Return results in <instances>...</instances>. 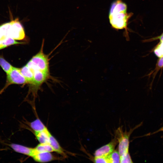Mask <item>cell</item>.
I'll return each mask as SVG.
<instances>
[{"mask_svg":"<svg viewBox=\"0 0 163 163\" xmlns=\"http://www.w3.org/2000/svg\"><path fill=\"white\" fill-rule=\"evenodd\" d=\"M7 81L8 85L24 84L28 83L27 80L21 73L20 69L14 67L11 72L7 74Z\"/></svg>","mask_w":163,"mask_h":163,"instance_id":"cell-5","label":"cell"},{"mask_svg":"<svg viewBox=\"0 0 163 163\" xmlns=\"http://www.w3.org/2000/svg\"><path fill=\"white\" fill-rule=\"evenodd\" d=\"M157 40H160V42H161L163 41V33L160 35L156 37L151 38L148 40H149V41H150Z\"/></svg>","mask_w":163,"mask_h":163,"instance_id":"cell-22","label":"cell"},{"mask_svg":"<svg viewBox=\"0 0 163 163\" xmlns=\"http://www.w3.org/2000/svg\"><path fill=\"white\" fill-rule=\"evenodd\" d=\"M43 46L40 51L33 56L27 64L34 71L39 70L49 73V62L48 56L43 52Z\"/></svg>","mask_w":163,"mask_h":163,"instance_id":"cell-2","label":"cell"},{"mask_svg":"<svg viewBox=\"0 0 163 163\" xmlns=\"http://www.w3.org/2000/svg\"><path fill=\"white\" fill-rule=\"evenodd\" d=\"M127 6L122 0H115L111 4L109 19L111 26L116 30L125 29L127 32L129 19L133 14L127 13Z\"/></svg>","mask_w":163,"mask_h":163,"instance_id":"cell-1","label":"cell"},{"mask_svg":"<svg viewBox=\"0 0 163 163\" xmlns=\"http://www.w3.org/2000/svg\"><path fill=\"white\" fill-rule=\"evenodd\" d=\"M161 131H163V126L160 129H159L157 131H156L155 132H154V133H155L158 132H161Z\"/></svg>","mask_w":163,"mask_h":163,"instance_id":"cell-23","label":"cell"},{"mask_svg":"<svg viewBox=\"0 0 163 163\" xmlns=\"http://www.w3.org/2000/svg\"><path fill=\"white\" fill-rule=\"evenodd\" d=\"M133 162L129 153L120 156V163H133Z\"/></svg>","mask_w":163,"mask_h":163,"instance_id":"cell-19","label":"cell"},{"mask_svg":"<svg viewBox=\"0 0 163 163\" xmlns=\"http://www.w3.org/2000/svg\"><path fill=\"white\" fill-rule=\"evenodd\" d=\"M15 40L11 37H7L1 41L5 48L11 45L23 43L17 42Z\"/></svg>","mask_w":163,"mask_h":163,"instance_id":"cell-17","label":"cell"},{"mask_svg":"<svg viewBox=\"0 0 163 163\" xmlns=\"http://www.w3.org/2000/svg\"><path fill=\"white\" fill-rule=\"evenodd\" d=\"M33 148V153L31 157L34 154L38 153L54 152L53 149L49 143H39Z\"/></svg>","mask_w":163,"mask_h":163,"instance_id":"cell-12","label":"cell"},{"mask_svg":"<svg viewBox=\"0 0 163 163\" xmlns=\"http://www.w3.org/2000/svg\"><path fill=\"white\" fill-rule=\"evenodd\" d=\"M94 162L95 163H108L107 156L106 157H94Z\"/></svg>","mask_w":163,"mask_h":163,"instance_id":"cell-20","label":"cell"},{"mask_svg":"<svg viewBox=\"0 0 163 163\" xmlns=\"http://www.w3.org/2000/svg\"><path fill=\"white\" fill-rule=\"evenodd\" d=\"M118 143L116 138L96 150L94 154V157H106L112 153L114 150Z\"/></svg>","mask_w":163,"mask_h":163,"instance_id":"cell-6","label":"cell"},{"mask_svg":"<svg viewBox=\"0 0 163 163\" xmlns=\"http://www.w3.org/2000/svg\"><path fill=\"white\" fill-rule=\"evenodd\" d=\"M155 55L159 57L163 56V41L160 42L154 50Z\"/></svg>","mask_w":163,"mask_h":163,"instance_id":"cell-18","label":"cell"},{"mask_svg":"<svg viewBox=\"0 0 163 163\" xmlns=\"http://www.w3.org/2000/svg\"><path fill=\"white\" fill-rule=\"evenodd\" d=\"M163 67V56L159 57L158 59L155 69V72H157Z\"/></svg>","mask_w":163,"mask_h":163,"instance_id":"cell-21","label":"cell"},{"mask_svg":"<svg viewBox=\"0 0 163 163\" xmlns=\"http://www.w3.org/2000/svg\"><path fill=\"white\" fill-rule=\"evenodd\" d=\"M49 73L39 70L34 71V75L32 84L39 86L45 82L48 78Z\"/></svg>","mask_w":163,"mask_h":163,"instance_id":"cell-9","label":"cell"},{"mask_svg":"<svg viewBox=\"0 0 163 163\" xmlns=\"http://www.w3.org/2000/svg\"><path fill=\"white\" fill-rule=\"evenodd\" d=\"M20 70L28 83L32 84L34 75V70L27 65L20 69Z\"/></svg>","mask_w":163,"mask_h":163,"instance_id":"cell-13","label":"cell"},{"mask_svg":"<svg viewBox=\"0 0 163 163\" xmlns=\"http://www.w3.org/2000/svg\"><path fill=\"white\" fill-rule=\"evenodd\" d=\"M132 132L131 130L128 132H123L120 127L116 131V139L118 143V151L120 156L129 153V137Z\"/></svg>","mask_w":163,"mask_h":163,"instance_id":"cell-3","label":"cell"},{"mask_svg":"<svg viewBox=\"0 0 163 163\" xmlns=\"http://www.w3.org/2000/svg\"><path fill=\"white\" fill-rule=\"evenodd\" d=\"M34 133L39 143H49L50 137L51 133L47 127L42 131L34 132Z\"/></svg>","mask_w":163,"mask_h":163,"instance_id":"cell-10","label":"cell"},{"mask_svg":"<svg viewBox=\"0 0 163 163\" xmlns=\"http://www.w3.org/2000/svg\"><path fill=\"white\" fill-rule=\"evenodd\" d=\"M4 48H5V47L2 44L1 41H0V50Z\"/></svg>","mask_w":163,"mask_h":163,"instance_id":"cell-24","label":"cell"},{"mask_svg":"<svg viewBox=\"0 0 163 163\" xmlns=\"http://www.w3.org/2000/svg\"><path fill=\"white\" fill-rule=\"evenodd\" d=\"M49 143L53 149L54 152L66 157V155L65 150L61 146L56 139L51 134L49 139Z\"/></svg>","mask_w":163,"mask_h":163,"instance_id":"cell-11","label":"cell"},{"mask_svg":"<svg viewBox=\"0 0 163 163\" xmlns=\"http://www.w3.org/2000/svg\"><path fill=\"white\" fill-rule=\"evenodd\" d=\"M29 126L33 132H37L42 131L46 127L38 118L29 123Z\"/></svg>","mask_w":163,"mask_h":163,"instance_id":"cell-14","label":"cell"},{"mask_svg":"<svg viewBox=\"0 0 163 163\" xmlns=\"http://www.w3.org/2000/svg\"><path fill=\"white\" fill-rule=\"evenodd\" d=\"M0 66L7 74L9 73L14 67L1 56H0Z\"/></svg>","mask_w":163,"mask_h":163,"instance_id":"cell-16","label":"cell"},{"mask_svg":"<svg viewBox=\"0 0 163 163\" xmlns=\"http://www.w3.org/2000/svg\"><path fill=\"white\" fill-rule=\"evenodd\" d=\"M51 152L38 153L34 154L32 158L35 161L40 163H45L61 159Z\"/></svg>","mask_w":163,"mask_h":163,"instance_id":"cell-7","label":"cell"},{"mask_svg":"<svg viewBox=\"0 0 163 163\" xmlns=\"http://www.w3.org/2000/svg\"><path fill=\"white\" fill-rule=\"evenodd\" d=\"M108 163H120V155L118 150H114L107 156Z\"/></svg>","mask_w":163,"mask_h":163,"instance_id":"cell-15","label":"cell"},{"mask_svg":"<svg viewBox=\"0 0 163 163\" xmlns=\"http://www.w3.org/2000/svg\"><path fill=\"white\" fill-rule=\"evenodd\" d=\"M26 36L24 28L18 19L11 21L9 37L15 40L24 39Z\"/></svg>","mask_w":163,"mask_h":163,"instance_id":"cell-4","label":"cell"},{"mask_svg":"<svg viewBox=\"0 0 163 163\" xmlns=\"http://www.w3.org/2000/svg\"><path fill=\"white\" fill-rule=\"evenodd\" d=\"M9 146L14 151L31 157L33 151V148L29 147L22 145L11 143Z\"/></svg>","mask_w":163,"mask_h":163,"instance_id":"cell-8","label":"cell"}]
</instances>
